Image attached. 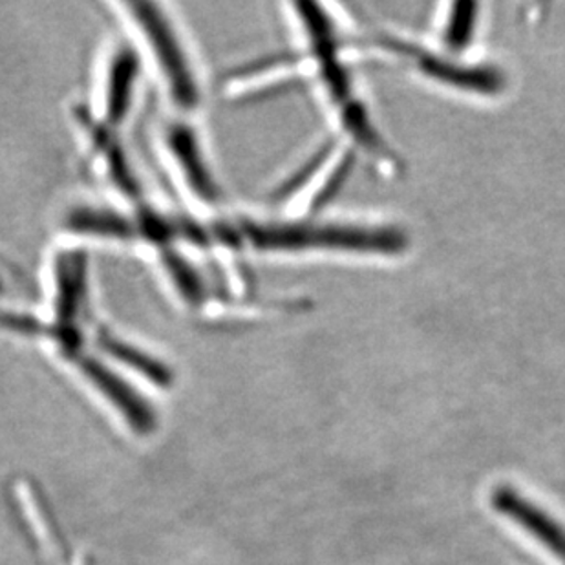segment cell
<instances>
[{"label":"cell","instance_id":"obj_1","mask_svg":"<svg viewBox=\"0 0 565 565\" xmlns=\"http://www.w3.org/2000/svg\"><path fill=\"white\" fill-rule=\"evenodd\" d=\"M253 241L262 247L273 249H310L328 247L344 252L395 253L403 246L395 230L363 227V225H264L255 227Z\"/></svg>","mask_w":565,"mask_h":565},{"label":"cell","instance_id":"obj_2","mask_svg":"<svg viewBox=\"0 0 565 565\" xmlns=\"http://www.w3.org/2000/svg\"><path fill=\"white\" fill-rule=\"evenodd\" d=\"M128 8L149 41L150 50L160 64L161 74L166 77L178 105H182L183 108L196 107V79L192 74L185 50L177 32L172 30L169 19L154 4H130Z\"/></svg>","mask_w":565,"mask_h":565},{"label":"cell","instance_id":"obj_3","mask_svg":"<svg viewBox=\"0 0 565 565\" xmlns=\"http://www.w3.org/2000/svg\"><path fill=\"white\" fill-rule=\"evenodd\" d=\"M491 505L502 516L516 522L520 527L533 534L540 544L545 545L558 561L565 564V529L544 509L529 502L516 489L500 486L492 491Z\"/></svg>","mask_w":565,"mask_h":565},{"label":"cell","instance_id":"obj_4","mask_svg":"<svg viewBox=\"0 0 565 565\" xmlns=\"http://www.w3.org/2000/svg\"><path fill=\"white\" fill-rule=\"evenodd\" d=\"M77 364L83 370V374L107 395L108 401H113L114 405L118 406L119 412L127 417L138 433L147 434L154 428L156 417L150 406L118 375L113 374L102 363H97L96 359L81 358L77 359Z\"/></svg>","mask_w":565,"mask_h":565},{"label":"cell","instance_id":"obj_5","mask_svg":"<svg viewBox=\"0 0 565 565\" xmlns=\"http://www.w3.org/2000/svg\"><path fill=\"white\" fill-rule=\"evenodd\" d=\"M138 77V61L132 52H121L114 60L107 83V116L113 124L124 121L132 102L134 85Z\"/></svg>","mask_w":565,"mask_h":565},{"label":"cell","instance_id":"obj_6","mask_svg":"<svg viewBox=\"0 0 565 565\" xmlns=\"http://www.w3.org/2000/svg\"><path fill=\"white\" fill-rule=\"evenodd\" d=\"M171 147L180 161L182 171L188 174L192 189L200 192L203 198L213 196V180L207 167L203 163L202 152L198 149L196 139L192 138L191 130L174 128L171 134Z\"/></svg>","mask_w":565,"mask_h":565},{"label":"cell","instance_id":"obj_7","mask_svg":"<svg viewBox=\"0 0 565 565\" xmlns=\"http://www.w3.org/2000/svg\"><path fill=\"white\" fill-rule=\"evenodd\" d=\"M60 282V315L64 320L74 319L79 313L85 300V273L83 262L72 256V260L63 262Z\"/></svg>","mask_w":565,"mask_h":565},{"label":"cell","instance_id":"obj_8","mask_svg":"<svg viewBox=\"0 0 565 565\" xmlns=\"http://www.w3.org/2000/svg\"><path fill=\"white\" fill-rule=\"evenodd\" d=\"M105 347H107L108 352L113 353L114 358H118L128 366L138 370L139 374L147 375L152 383L161 384V386L171 383V374L160 363H156L154 359H150L149 355H145L136 348L128 347L124 342L114 341V339L105 341Z\"/></svg>","mask_w":565,"mask_h":565}]
</instances>
